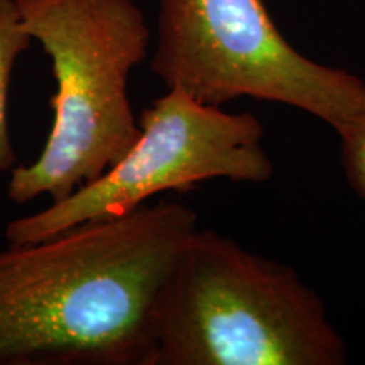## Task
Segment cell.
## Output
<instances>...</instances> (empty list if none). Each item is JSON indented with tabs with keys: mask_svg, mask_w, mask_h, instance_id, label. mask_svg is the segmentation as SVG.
Here are the masks:
<instances>
[{
	"mask_svg": "<svg viewBox=\"0 0 365 365\" xmlns=\"http://www.w3.org/2000/svg\"><path fill=\"white\" fill-rule=\"evenodd\" d=\"M339 137L341 140V166L346 181L350 188L365 200V113Z\"/></svg>",
	"mask_w": 365,
	"mask_h": 365,
	"instance_id": "obj_7",
	"label": "cell"
},
{
	"mask_svg": "<svg viewBox=\"0 0 365 365\" xmlns=\"http://www.w3.org/2000/svg\"><path fill=\"white\" fill-rule=\"evenodd\" d=\"M150 71L202 103L250 97L291 105L336 134L365 113V81L303 56L264 0H159Z\"/></svg>",
	"mask_w": 365,
	"mask_h": 365,
	"instance_id": "obj_4",
	"label": "cell"
},
{
	"mask_svg": "<svg viewBox=\"0 0 365 365\" xmlns=\"http://www.w3.org/2000/svg\"><path fill=\"white\" fill-rule=\"evenodd\" d=\"M346 357L325 304L293 267L196 228L168 287L153 365H344Z\"/></svg>",
	"mask_w": 365,
	"mask_h": 365,
	"instance_id": "obj_2",
	"label": "cell"
},
{
	"mask_svg": "<svg viewBox=\"0 0 365 365\" xmlns=\"http://www.w3.org/2000/svg\"><path fill=\"white\" fill-rule=\"evenodd\" d=\"M33 38L27 34L17 0H0V173L12 171L16 164L11 130L7 122V98L14 66Z\"/></svg>",
	"mask_w": 365,
	"mask_h": 365,
	"instance_id": "obj_6",
	"label": "cell"
},
{
	"mask_svg": "<svg viewBox=\"0 0 365 365\" xmlns=\"http://www.w3.org/2000/svg\"><path fill=\"white\" fill-rule=\"evenodd\" d=\"M139 127L134 145L103 175L9 222L7 244H34L80 223L125 215L164 191H190L217 178L267 182L274 175L262 122L250 112H225L170 88L143 112Z\"/></svg>",
	"mask_w": 365,
	"mask_h": 365,
	"instance_id": "obj_5",
	"label": "cell"
},
{
	"mask_svg": "<svg viewBox=\"0 0 365 365\" xmlns=\"http://www.w3.org/2000/svg\"><path fill=\"white\" fill-rule=\"evenodd\" d=\"M27 34L51 59L53 124L41 154L14 168L7 198L61 202L124 158L140 134L127 95L150 39L132 0H17Z\"/></svg>",
	"mask_w": 365,
	"mask_h": 365,
	"instance_id": "obj_3",
	"label": "cell"
},
{
	"mask_svg": "<svg viewBox=\"0 0 365 365\" xmlns=\"http://www.w3.org/2000/svg\"><path fill=\"white\" fill-rule=\"evenodd\" d=\"M196 228L190 207L159 202L0 250V365H153Z\"/></svg>",
	"mask_w": 365,
	"mask_h": 365,
	"instance_id": "obj_1",
	"label": "cell"
}]
</instances>
